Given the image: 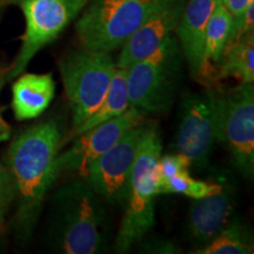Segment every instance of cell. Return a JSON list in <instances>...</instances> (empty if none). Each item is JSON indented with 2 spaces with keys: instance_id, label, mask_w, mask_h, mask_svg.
<instances>
[{
  "instance_id": "5bb4252c",
  "label": "cell",
  "mask_w": 254,
  "mask_h": 254,
  "mask_svg": "<svg viewBox=\"0 0 254 254\" xmlns=\"http://www.w3.org/2000/svg\"><path fill=\"white\" fill-rule=\"evenodd\" d=\"M217 0H187L176 28L179 47L190 75L199 79L207 21Z\"/></svg>"
},
{
  "instance_id": "6da1fadb",
  "label": "cell",
  "mask_w": 254,
  "mask_h": 254,
  "mask_svg": "<svg viewBox=\"0 0 254 254\" xmlns=\"http://www.w3.org/2000/svg\"><path fill=\"white\" fill-rule=\"evenodd\" d=\"M63 138L58 120L49 119L20 133L9 145L7 165L18 196L15 225L20 237L31 236L47 192L58 179L56 159Z\"/></svg>"
},
{
  "instance_id": "d6986e66",
  "label": "cell",
  "mask_w": 254,
  "mask_h": 254,
  "mask_svg": "<svg viewBox=\"0 0 254 254\" xmlns=\"http://www.w3.org/2000/svg\"><path fill=\"white\" fill-rule=\"evenodd\" d=\"M194 254H252L253 237L249 228L239 221L230 222L205 246L193 251Z\"/></svg>"
},
{
  "instance_id": "4fadbf2b",
  "label": "cell",
  "mask_w": 254,
  "mask_h": 254,
  "mask_svg": "<svg viewBox=\"0 0 254 254\" xmlns=\"http://www.w3.org/2000/svg\"><path fill=\"white\" fill-rule=\"evenodd\" d=\"M221 189L214 194L196 199L190 208L187 236L195 250L208 244L231 222L237 189L230 180L220 179Z\"/></svg>"
},
{
  "instance_id": "2e32d148",
  "label": "cell",
  "mask_w": 254,
  "mask_h": 254,
  "mask_svg": "<svg viewBox=\"0 0 254 254\" xmlns=\"http://www.w3.org/2000/svg\"><path fill=\"white\" fill-rule=\"evenodd\" d=\"M232 25L233 17L222 5L221 0H217L206 26L201 67L198 80L214 81L227 41L230 39Z\"/></svg>"
},
{
  "instance_id": "30bf717a",
  "label": "cell",
  "mask_w": 254,
  "mask_h": 254,
  "mask_svg": "<svg viewBox=\"0 0 254 254\" xmlns=\"http://www.w3.org/2000/svg\"><path fill=\"white\" fill-rule=\"evenodd\" d=\"M217 141V107L214 91L186 92L180 104V124L177 133L178 153L204 168Z\"/></svg>"
},
{
  "instance_id": "ba28073f",
  "label": "cell",
  "mask_w": 254,
  "mask_h": 254,
  "mask_svg": "<svg viewBox=\"0 0 254 254\" xmlns=\"http://www.w3.org/2000/svg\"><path fill=\"white\" fill-rule=\"evenodd\" d=\"M26 21L20 50L7 68L12 80L28 66L41 49L53 43L59 34L80 14L90 0H18Z\"/></svg>"
},
{
  "instance_id": "e0dca14e",
  "label": "cell",
  "mask_w": 254,
  "mask_h": 254,
  "mask_svg": "<svg viewBox=\"0 0 254 254\" xmlns=\"http://www.w3.org/2000/svg\"><path fill=\"white\" fill-rule=\"evenodd\" d=\"M129 107L128 93H127V84H126V71L122 68H117L114 71L111 84L105 94L103 101H101L98 109L91 114L88 118L78 125L72 131L65 140H63V146L67 144L74 139L75 136L81 134L82 132L87 131L92 127L100 125L107 120L119 117Z\"/></svg>"
},
{
  "instance_id": "7c38bea8",
  "label": "cell",
  "mask_w": 254,
  "mask_h": 254,
  "mask_svg": "<svg viewBox=\"0 0 254 254\" xmlns=\"http://www.w3.org/2000/svg\"><path fill=\"white\" fill-rule=\"evenodd\" d=\"M186 0H167L120 47L117 68L127 69L145 59L172 36L182 18Z\"/></svg>"
},
{
  "instance_id": "44dd1931",
  "label": "cell",
  "mask_w": 254,
  "mask_h": 254,
  "mask_svg": "<svg viewBox=\"0 0 254 254\" xmlns=\"http://www.w3.org/2000/svg\"><path fill=\"white\" fill-rule=\"evenodd\" d=\"M190 167H192V161L178 152L176 154L160 155L157 163V170H155L157 189L171 177L176 176L178 173L187 172Z\"/></svg>"
},
{
  "instance_id": "8fae6325",
  "label": "cell",
  "mask_w": 254,
  "mask_h": 254,
  "mask_svg": "<svg viewBox=\"0 0 254 254\" xmlns=\"http://www.w3.org/2000/svg\"><path fill=\"white\" fill-rule=\"evenodd\" d=\"M145 114L134 107H128L119 117L75 136L68 150L58 154L56 159L57 176L59 178L60 174L66 172H77L84 176L95 159L109 151L129 128L145 120Z\"/></svg>"
},
{
  "instance_id": "5b68a950",
  "label": "cell",
  "mask_w": 254,
  "mask_h": 254,
  "mask_svg": "<svg viewBox=\"0 0 254 254\" xmlns=\"http://www.w3.org/2000/svg\"><path fill=\"white\" fill-rule=\"evenodd\" d=\"M182 51L171 36L152 55L126 71L129 107L144 113H164L171 109L179 82Z\"/></svg>"
},
{
  "instance_id": "484cf974",
  "label": "cell",
  "mask_w": 254,
  "mask_h": 254,
  "mask_svg": "<svg viewBox=\"0 0 254 254\" xmlns=\"http://www.w3.org/2000/svg\"><path fill=\"white\" fill-rule=\"evenodd\" d=\"M13 1H17V0H0V7H1V6L9 4V2H13Z\"/></svg>"
},
{
  "instance_id": "ac0fdd59",
  "label": "cell",
  "mask_w": 254,
  "mask_h": 254,
  "mask_svg": "<svg viewBox=\"0 0 254 254\" xmlns=\"http://www.w3.org/2000/svg\"><path fill=\"white\" fill-rule=\"evenodd\" d=\"M236 78L241 84L254 82V34H246L225 49L215 80Z\"/></svg>"
},
{
  "instance_id": "603a6c76",
  "label": "cell",
  "mask_w": 254,
  "mask_h": 254,
  "mask_svg": "<svg viewBox=\"0 0 254 254\" xmlns=\"http://www.w3.org/2000/svg\"><path fill=\"white\" fill-rule=\"evenodd\" d=\"M15 196L14 183L11 173L0 165V218Z\"/></svg>"
},
{
  "instance_id": "277c9868",
  "label": "cell",
  "mask_w": 254,
  "mask_h": 254,
  "mask_svg": "<svg viewBox=\"0 0 254 254\" xmlns=\"http://www.w3.org/2000/svg\"><path fill=\"white\" fill-rule=\"evenodd\" d=\"M167 0H93L75 24L84 49L110 53L120 49Z\"/></svg>"
},
{
  "instance_id": "ffe728a7",
  "label": "cell",
  "mask_w": 254,
  "mask_h": 254,
  "mask_svg": "<svg viewBox=\"0 0 254 254\" xmlns=\"http://www.w3.org/2000/svg\"><path fill=\"white\" fill-rule=\"evenodd\" d=\"M221 189V183L204 182L194 179L190 176V172L178 173L161 184L157 189L159 194H183L192 199H201L214 194Z\"/></svg>"
},
{
  "instance_id": "d4e9b609",
  "label": "cell",
  "mask_w": 254,
  "mask_h": 254,
  "mask_svg": "<svg viewBox=\"0 0 254 254\" xmlns=\"http://www.w3.org/2000/svg\"><path fill=\"white\" fill-rule=\"evenodd\" d=\"M6 80H7V69L0 68V91H1Z\"/></svg>"
},
{
  "instance_id": "8992f818",
  "label": "cell",
  "mask_w": 254,
  "mask_h": 254,
  "mask_svg": "<svg viewBox=\"0 0 254 254\" xmlns=\"http://www.w3.org/2000/svg\"><path fill=\"white\" fill-rule=\"evenodd\" d=\"M59 71L72 111V128L98 109L116 71L110 53L71 50L60 59Z\"/></svg>"
},
{
  "instance_id": "9a60e30c",
  "label": "cell",
  "mask_w": 254,
  "mask_h": 254,
  "mask_svg": "<svg viewBox=\"0 0 254 254\" xmlns=\"http://www.w3.org/2000/svg\"><path fill=\"white\" fill-rule=\"evenodd\" d=\"M56 81L52 73H21L12 86V109L19 122L38 118L52 103Z\"/></svg>"
},
{
  "instance_id": "52a82bcc",
  "label": "cell",
  "mask_w": 254,
  "mask_h": 254,
  "mask_svg": "<svg viewBox=\"0 0 254 254\" xmlns=\"http://www.w3.org/2000/svg\"><path fill=\"white\" fill-rule=\"evenodd\" d=\"M217 107V141L227 147L241 176L254 174V86L240 84L214 91Z\"/></svg>"
},
{
  "instance_id": "3957f363",
  "label": "cell",
  "mask_w": 254,
  "mask_h": 254,
  "mask_svg": "<svg viewBox=\"0 0 254 254\" xmlns=\"http://www.w3.org/2000/svg\"><path fill=\"white\" fill-rule=\"evenodd\" d=\"M161 150L157 125L152 123L132 171L126 212L114 240L113 249L117 253L128 252L154 227L155 198L158 195L155 170Z\"/></svg>"
},
{
  "instance_id": "7a4b0ae2",
  "label": "cell",
  "mask_w": 254,
  "mask_h": 254,
  "mask_svg": "<svg viewBox=\"0 0 254 254\" xmlns=\"http://www.w3.org/2000/svg\"><path fill=\"white\" fill-rule=\"evenodd\" d=\"M53 241L64 254H99L109 250L110 219L104 200L82 180L65 183L52 198Z\"/></svg>"
},
{
  "instance_id": "9c48e42d",
  "label": "cell",
  "mask_w": 254,
  "mask_h": 254,
  "mask_svg": "<svg viewBox=\"0 0 254 254\" xmlns=\"http://www.w3.org/2000/svg\"><path fill=\"white\" fill-rule=\"evenodd\" d=\"M152 122L142 120L129 128L109 151L92 163L82 179L112 206L126 204L132 171Z\"/></svg>"
},
{
  "instance_id": "7402d4cb",
  "label": "cell",
  "mask_w": 254,
  "mask_h": 254,
  "mask_svg": "<svg viewBox=\"0 0 254 254\" xmlns=\"http://www.w3.org/2000/svg\"><path fill=\"white\" fill-rule=\"evenodd\" d=\"M140 244L139 252L140 253H157V254H178L182 253L180 247L173 241L163 239V238L153 237L150 239H142L139 241Z\"/></svg>"
},
{
  "instance_id": "cb8c5ba5",
  "label": "cell",
  "mask_w": 254,
  "mask_h": 254,
  "mask_svg": "<svg viewBox=\"0 0 254 254\" xmlns=\"http://www.w3.org/2000/svg\"><path fill=\"white\" fill-rule=\"evenodd\" d=\"M251 1H253V0H221L222 5L225 6V8L230 12V14L233 18L240 17Z\"/></svg>"
}]
</instances>
